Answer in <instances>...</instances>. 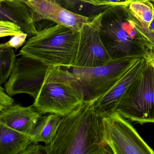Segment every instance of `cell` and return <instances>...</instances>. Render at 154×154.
I'll use <instances>...</instances> for the list:
<instances>
[{
	"instance_id": "obj_1",
	"label": "cell",
	"mask_w": 154,
	"mask_h": 154,
	"mask_svg": "<svg viewBox=\"0 0 154 154\" xmlns=\"http://www.w3.org/2000/svg\"><path fill=\"white\" fill-rule=\"evenodd\" d=\"M95 100L84 101L62 117L54 138L45 146L47 154H113L105 141L103 118L97 115Z\"/></svg>"
},
{
	"instance_id": "obj_2",
	"label": "cell",
	"mask_w": 154,
	"mask_h": 154,
	"mask_svg": "<svg viewBox=\"0 0 154 154\" xmlns=\"http://www.w3.org/2000/svg\"><path fill=\"white\" fill-rule=\"evenodd\" d=\"M102 12L101 36L112 60L144 57L153 50L137 30L126 6H112Z\"/></svg>"
},
{
	"instance_id": "obj_3",
	"label": "cell",
	"mask_w": 154,
	"mask_h": 154,
	"mask_svg": "<svg viewBox=\"0 0 154 154\" xmlns=\"http://www.w3.org/2000/svg\"><path fill=\"white\" fill-rule=\"evenodd\" d=\"M79 32L56 24L38 31L22 46L19 55L48 66L71 68L78 50Z\"/></svg>"
},
{
	"instance_id": "obj_4",
	"label": "cell",
	"mask_w": 154,
	"mask_h": 154,
	"mask_svg": "<svg viewBox=\"0 0 154 154\" xmlns=\"http://www.w3.org/2000/svg\"><path fill=\"white\" fill-rule=\"evenodd\" d=\"M84 101L82 85L74 74L61 66H50L33 105L44 114L64 116Z\"/></svg>"
},
{
	"instance_id": "obj_5",
	"label": "cell",
	"mask_w": 154,
	"mask_h": 154,
	"mask_svg": "<svg viewBox=\"0 0 154 154\" xmlns=\"http://www.w3.org/2000/svg\"><path fill=\"white\" fill-rule=\"evenodd\" d=\"M116 110L125 119L141 125L154 123V67L146 60L139 75L123 94Z\"/></svg>"
},
{
	"instance_id": "obj_6",
	"label": "cell",
	"mask_w": 154,
	"mask_h": 154,
	"mask_svg": "<svg viewBox=\"0 0 154 154\" xmlns=\"http://www.w3.org/2000/svg\"><path fill=\"white\" fill-rule=\"evenodd\" d=\"M139 57L112 60L92 68L72 67V72L81 83L85 101L96 100L107 92Z\"/></svg>"
},
{
	"instance_id": "obj_7",
	"label": "cell",
	"mask_w": 154,
	"mask_h": 154,
	"mask_svg": "<svg viewBox=\"0 0 154 154\" xmlns=\"http://www.w3.org/2000/svg\"><path fill=\"white\" fill-rule=\"evenodd\" d=\"M102 120L104 139L113 154H154V150L117 110Z\"/></svg>"
},
{
	"instance_id": "obj_8",
	"label": "cell",
	"mask_w": 154,
	"mask_h": 154,
	"mask_svg": "<svg viewBox=\"0 0 154 154\" xmlns=\"http://www.w3.org/2000/svg\"><path fill=\"white\" fill-rule=\"evenodd\" d=\"M102 16L103 12H100L82 27L79 32L77 54L72 67H97L112 60L101 36Z\"/></svg>"
},
{
	"instance_id": "obj_9",
	"label": "cell",
	"mask_w": 154,
	"mask_h": 154,
	"mask_svg": "<svg viewBox=\"0 0 154 154\" xmlns=\"http://www.w3.org/2000/svg\"><path fill=\"white\" fill-rule=\"evenodd\" d=\"M49 66L35 59L21 56L16 60L12 72L5 85L12 96L26 94L35 99L41 90Z\"/></svg>"
},
{
	"instance_id": "obj_10",
	"label": "cell",
	"mask_w": 154,
	"mask_h": 154,
	"mask_svg": "<svg viewBox=\"0 0 154 154\" xmlns=\"http://www.w3.org/2000/svg\"><path fill=\"white\" fill-rule=\"evenodd\" d=\"M35 14L36 21L47 20L80 32L91 18L73 12L53 0H24Z\"/></svg>"
},
{
	"instance_id": "obj_11",
	"label": "cell",
	"mask_w": 154,
	"mask_h": 154,
	"mask_svg": "<svg viewBox=\"0 0 154 154\" xmlns=\"http://www.w3.org/2000/svg\"><path fill=\"white\" fill-rule=\"evenodd\" d=\"M146 61L143 57H139L106 93L94 101L97 115L103 118L116 110L123 94L142 71Z\"/></svg>"
},
{
	"instance_id": "obj_12",
	"label": "cell",
	"mask_w": 154,
	"mask_h": 154,
	"mask_svg": "<svg viewBox=\"0 0 154 154\" xmlns=\"http://www.w3.org/2000/svg\"><path fill=\"white\" fill-rule=\"evenodd\" d=\"M44 113L34 105L24 107L14 104L0 112V123L15 130L31 135Z\"/></svg>"
},
{
	"instance_id": "obj_13",
	"label": "cell",
	"mask_w": 154,
	"mask_h": 154,
	"mask_svg": "<svg viewBox=\"0 0 154 154\" xmlns=\"http://www.w3.org/2000/svg\"><path fill=\"white\" fill-rule=\"evenodd\" d=\"M0 2L1 20L17 23L28 35L33 36L38 33L35 14L24 0H0Z\"/></svg>"
},
{
	"instance_id": "obj_14",
	"label": "cell",
	"mask_w": 154,
	"mask_h": 154,
	"mask_svg": "<svg viewBox=\"0 0 154 154\" xmlns=\"http://www.w3.org/2000/svg\"><path fill=\"white\" fill-rule=\"evenodd\" d=\"M0 154H21L33 142L27 135L0 123Z\"/></svg>"
},
{
	"instance_id": "obj_15",
	"label": "cell",
	"mask_w": 154,
	"mask_h": 154,
	"mask_svg": "<svg viewBox=\"0 0 154 154\" xmlns=\"http://www.w3.org/2000/svg\"><path fill=\"white\" fill-rule=\"evenodd\" d=\"M63 116L55 113L43 116L31 134L33 142L51 144L54 138Z\"/></svg>"
},
{
	"instance_id": "obj_16",
	"label": "cell",
	"mask_w": 154,
	"mask_h": 154,
	"mask_svg": "<svg viewBox=\"0 0 154 154\" xmlns=\"http://www.w3.org/2000/svg\"><path fill=\"white\" fill-rule=\"evenodd\" d=\"M137 19L149 27L154 19V7L149 1H136L126 6Z\"/></svg>"
},
{
	"instance_id": "obj_17",
	"label": "cell",
	"mask_w": 154,
	"mask_h": 154,
	"mask_svg": "<svg viewBox=\"0 0 154 154\" xmlns=\"http://www.w3.org/2000/svg\"><path fill=\"white\" fill-rule=\"evenodd\" d=\"M16 56L13 48L1 49L0 61V84L5 83L8 80L16 63Z\"/></svg>"
},
{
	"instance_id": "obj_18",
	"label": "cell",
	"mask_w": 154,
	"mask_h": 154,
	"mask_svg": "<svg viewBox=\"0 0 154 154\" xmlns=\"http://www.w3.org/2000/svg\"><path fill=\"white\" fill-rule=\"evenodd\" d=\"M140 1L154 2V0H80L81 2L83 3L88 4L96 8H100L102 9L103 11L112 6L116 5L127 6L134 2Z\"/></svg>"
},
{
	"instance_id": "obj_19",
	"label": "cell",
	"mask_w": 154,
	"mask_h": 154,
	"mask_svg": "<svg viewBox=\"0 0 154 154\" xmlns=\"http://www.w3.org/2000/svg\"><path fill=\"white\" fill-rule=\"evenodd\" d=\"M24 33L21 27L9 20H1L0 21V37L13 36Z\"/></svg>"
},
{
	"instance_id": "obj_20",
	"label": "cell",
	"mask_w": 154,
	"mask_h": 154,
	"mask_svg": "<svg viewBox=\"0 0 154 154\" xmlns=\"http://www.w3.org/2000/svg\"><path fill=\"white\" fill-rule=\"evenodd\" d=\"M27 36L28 34L25 33L13 36L8 42L4 44H2L0 45V48L1 49L15 48L16 50H17L24 45L26 42Z\"/></svg>"
},
{
	"instance_id": "obj_21",
	"label": "cell",
	"mask_w": 154,
	"mask_h": 154,
	"mask_svg": "<svg viewBox=\"0 0 154 154\" xmlns=\"http://www.w3.org/2000/svg\"><path fill=\"white\" fill-rule=\"evenodd\" d=\"M15 104L14 100L6 91L5 88L0 87V112Z\"/></svg>"
},
{
	"instance_id": "obj_22",
	"label": "cell",
	"mask_w": 154,
	"mask_h": 154,
	"mask_svg": "<svg viewBox=\"0 0 154 154\" xmlns=\"http://www.w3.org/2000/svg\"><path fill=\"white\" fill-rule=\"evenodd\" d=\"M46 154L45 150V146L38 144V143L32 142L21 153V154Z\"/></svg>"
},
{
	"instance_id": "obj_23",
	"label": "cell",
	"mask_w": 154,
	"mask_h": 154,
	"mask_svg": "<svg viewBox=\"0 0 154 154\" xmlns=\"http://www.w3.org/2000/svg\"><path fill=\"white\" fill-rule=\"evenodd\" d=\"M67 9H74L81 2L80 0H53Z\"/></svg>"
},
{
	"instance_id": "obj_24",
	"label": "cell",
	"mask_w": 154,
	"mask_h": 154,
	"mask_svg": "<svg viewBox=\"0 0 154 154\" xmlns=\"http://www.w3.org/2000/svg\"><path fill=\"white\" fill-rule=\"evenodd\" d=\"M144 57H145L146 60L151 63L154 67V50L149 51L144 56Z\"/></svg>"
},
{
	"instance_id": "obj_25",
	"label": "cell",
	"mask_w": 154,
	"mask_h": 154,
	"mask_svg": "<svg viewBox=\"0 0 154 154\" xmlns=\"http://www.w3.org/2000/svg\"><path fill=\"white\" fill-rule=\"evenodd\" d=\"M149 27L154 31V20H153V21L151 22V24H150V26H149Z\"/></svg>"
},
{
	"instance_id": "obj_26",
	"label": "cell",
	"mask_w": 154,
	"mask_h": 154,
	"mask_svg": "<svg viewBox=\"0 0 154 154\" xmlns=\"http://www.w3.org/2000/svg\"><path fill=\"white\" fill-rule=\"evenodd\" d=\"M152 2V4H153V6L154 7V2Z\"/></svg>"
}]
</instances>
